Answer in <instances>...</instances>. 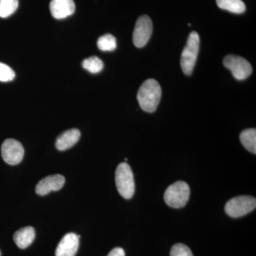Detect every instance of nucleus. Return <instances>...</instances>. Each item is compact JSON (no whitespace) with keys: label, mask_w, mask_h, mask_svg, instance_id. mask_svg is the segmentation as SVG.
<instances>
[{"label":"nucleus","mask_w":256,"mask_h":256,"mask_svg":"<svg viewBox=\"0 0 256 256\" xmlns=\"http://www.w3.org/2000/svg\"><path fill=\"white\" fill-rule=\"evenodd\" d=\"M162 96V89L159 82L153 78L148 79L138 92V100L143 110L153 112L159 105Z\"/></svg>","instance_id":"obj_1"},{"label":"nucleus","mask_w":256,"mask_h":256,"mask_svg":"<svg viewBox=\"0 0 256 256\" xmlns=\"http://www.w3.org/2000/svg\"><path fill=\"white\" fill-rule=\"evenodd\" d=\"M200 46V38L198 33H190L181 56V66L184 74L190 76L193 72L197 60Z\"/></svg>","instance_id":"obj_2"},{"label":"nucleus","mask_w":256,"mask_h":256,"mask_svg":"<svg viewBox=\"0 0 256 256\" xmlns=\"http://www.w3.org/2000/svg\"><path fill=\"white\" fill-rule=\"evenodd\" d=\"M116 184L121 196L126 200L132 198L136 185L132 169L127 163L122 162L118 166L116 172Z\"/></svg>","instance_id":"obj_3"},{"label":"nucleus","mask_w":256,"mask_h":256,"mask_svg":"<svg viewBox=\"0 0 256 256\" xmlns=\"http://www.w3.org/2000/svg\"><path fill=\"white\" fill-rule=\"evenodd\" d=\"M190 196V186L182 181L176 182L170 185L164 193V201L172 208H182L186 204Z\"/></svg>","instance_id":"obj_4"},{"label":"nucleus","mask_w":256,"mask_h":256,"mask_svg":"<svg viewBox=\"0 0 256 256\" xmlns=\"http://www.w3.org/2000/svg\"><path fill=\"white\" fill-rule=\"evenodd\" d=\"M256 207L255 197L239 196L234 197L227 202L225 206V212L232 218H239L252 212Z\"/></svg>","instance_id":"obj_5"},{"label":"nucleus","mask_w":256,"mask_h":256,"mask_svg":"<svg viewBox=\"0 0 256 256\" xmlns=\"http://www.w3.org/2000/svg\"><path fill=\"white\" fill-rule=\"evenodd\" d=\"M224 65L229 69L237 80H245L252 74V65L245 58L236 55H228L224 58Z\"/></svg>","instance_id":"obj_6"},{"label":"nucleus","mask_w":256,"mask_h":256,"mask_svg":"<svg viewBox=\"0 0 256 256\" xmlns=\"http://www.w3.org/2000/svg\"><path fill=\"white\" fill-rule=\"evenodd\" d=\"M152 33V22L148 15L140 16L133 31L132 40L134 46L142 48L150 38Z\"/></svg>","instance_id":"obj_7"},{"label":"nucleus","mask_w":256,"mask_h":256,"mask_svg":"<svg viewBox=\"0 0 256 256\" xmlns=\"http://www.w3.org/2000/svg\"><path fill=\"white\" fill-rule=\"evenodd\" d=\"M1 153L5 162L10 165H16L23 160L24 149L22 144L16 140L8 139L2 146Z\"/></svg>","instance_id":"obj_8"},{"label":"nucleus","mask_w":256,"mask_h":256,"mask_svg":"<svg viewBox=\"0 0 256 256\" xmlns=\"http://www.w3.org/2000/svg\"><path fill=\"white\" fill-rule=\"evenodd\" d=\"M65 178L60 174L50 175L42 178L37 184L36 192L40 196H45L50 192H56L63 188L65 184Z\"/></svg>","instance_id":"obj_9"},{"label":"nucleus","mask_w":256,"mask_h":256,"mask_svg":"<svg viewBox=\"0 0 256 256\" xmlns=\"http://www.w3.org/2000/svg\"><path fill=\"white\" fill-rule=\"evenodd\" d=\"M79 238L80 236L74 233L64 236L57 246L56 256H75L78 249Z\"/></svg>","instance_id":"obj_10"},{"label":"nucleus","mask_w":256,"mask_h":256,"mask_svg":"<svg viewBox=\"0 0 256 256\" xmlns=\"http://www.w3.org/2000/svg\"><path fill=\"white\" fill-rule=\"evenodd\" d=\"M50 9L54 18L62 20L74 14L76 5L74 0H52Z\"/></svg>","instance_id":"obj_11"},{"label":"nucleus","mask_w":256,"mask_h":256,"mask_svg":"<svg viewBox=\"0 0 256 256\" xmlns=\"http://www.w3.org/2000/svg\"><path fill=\"white\" fill-rule=\"evenodd\" d=\"M80 137V132L79 130L76 129V128L68 130L57 138L56 141V146L58 150H66L75 146L78 142Z\"/></svg>","instance_id":"obj_12"},{"label":"nucleus","mask_w":256,"mask_h":256,"mask_svg":"<svg viewBox=\"0 0 256 256\" xmlns=\"http://www.w3.org/2000/svg\"><path fill=\"white\" fill-rule=\"evenodd\" d=\"M34 238L35 230L32 226L24 227L16 230L14 234L15 244L21 249H24L30 246Z\"/></svg>","instance_id":"obj_13"},{"label":"nucleus","mask_w":256,"mask_h":256,"mask_svg":"<svg viewBox=\"0 0 256 256\" xmlns=\"http://www.w3.org/2000/svg\"><path fill=\"white\" fill-rule=\"evenodd\" d=\"M216 4L220 9L234 14H242L246 11V5L242 0H216Z\"/></svg>","instance_id":"obj_14"},{"label":"nucleus","mask_w":256,"mask_h":256,"mask_svg":"<svg viewBox=\"0 0 256 256\" xmlns=\"http://www.w3.org/2000/svg\"><path fill=\"white\" fill-rule=\"evenodd\" d=\"M240 140L247 150L256 154V130L255 128H250L242 131L240 134Z\"/></svg>","instance_id":"obj_15"},{"label":"nucleus","mask_w":256,"mask_h":256,"mask_svg":"<svg viewBox=\"0 0 256 256\" xmlns=\"http://www.w3.org/2000/svg\"><path fill=\"white\" fill-rule=\"evenodd\" d=\"M82 66L84 69L92 74L100 73L104 67V62L96 56L84 60Z\"/></svg>","instance_id":"obj_16"},{"label":"nucleus","mask_w":256,"mask_h":256,"mask_svg":"<svg viewBox=\"0 0 256 256\" xmlns=\"http://www.w3.org/2000/svg\"><path fill=\"white\" fill-rule=\"evenodd\" d=\"M98 47L102 52H112L117 48L116 37L110 34L104 35L98 40Z\"/></svg>","instance_id":"obj_17"},{"label":"nucleus","mask_w":256,"mask_h":256,"mask_svg":"<svg viewBox=\"0 0 256 256\" xmlns=\"http://www.w3.org/2000/svg\"><path fill=\"white\" fill-rule=\"evenodd\" d=\"M18 6V0H0V18H9Z\"/></svg>","instance_id":"obj_18"},{"label":"nucleus","mask_w":256,"mask_h":256,"mask_svg":"<svg viewBox=\"0 0 256 256\" xmlns=\"http://www.w3.org/2000/svg\"><path fill=\"white\" fill-rule=\"evenodd\" d=\"M15 73L9 66L0 62V82H9L14 80Z\"/></svg>","instance_id":"obj_19"},{"label":"nucleus","mask_w":256,"mask_h":256,"mask_svg":"<svg viewBox=\"0 0 256 256\" xmlns=\"http://www.w3.org/2000/svg\"><path fill=\"white\" fill-rule=\"evenodd\" d=\"M170 256H194L188 246L182 244H175L172 248Z\"/></svg>","instance_id":"obj_20"},{"label":"nucleus","mask_w":256,"mask_h":256,"mask_svg":"<svg viewBox=\"0 0 256 256\" xmlns=\"http://www.w3.org/2000/svg\"><path fill=\"white\" fill-rule=\"evenodd\" d=\"M107 256H124V252L121 248H116L112 249Z\"/></svg>","instance_id":"obj_21"},{"label":"nucleus","mask_w":256,"mask_h":256,"mask_svg":"<svg viewBox=\"0 0 256 256\" xmlns=\"http://www.w3.org/2000/svg\"><path fill=\"white\" fill-rule=\"evenodd\" d=\"M0 256H1V252H0Z\"/></svg>","instance_id":"obj_22"}]
</instances>
